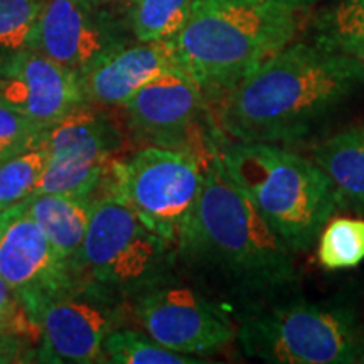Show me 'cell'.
<instances>
[{
	"label": "cell",
	"instance_id": "22",
	"mask_svg": "<svg viewBox=\"0 0 364 364\" xmlns=\"http://www.w3.org/2000/svg\"><path fill=\"white\" fill-rule=\"evenodd\" d=\"M46 0H0V53L31 49Z\"/></svg>",
	"mask_w": 364,
	"mask_h": 364
},
{
	"label": "cell",
	"instance_id": "7",
	"mask_svg": "<svg viewBox=\"0 0 364 364\" xmlns=\"http://www.w3.org/2000/svg\"><path fill=\"white\" fill-rule=\"evenodd\" d=\"M208 156L145 145L129 157L112 159L98 189L120 198L176 247L201 196Z\"/></svg>",
	"mask_w": 364,
	"mask_h": 364
},
{
	"label": "cell",
	"instance_id": "29",
	"mask_svg": "<svg viewBox=\"0 0 364 364\" xmlns=\"http://www.w3.org/2000/svg\"><path fill=\"white\" fill-rule=\"evenodd\" d=\"M358 363H364V354H363L361 358H359V361H358Z\"/></svg>",
	"mask_w": 364,
	"mask_h": 364
},
{
	"label": "cell",
	"instance_id": "14",
	"mask_svg": "<svg viewBox=\"0 0 364 364\" xmlns=\"http://www.w3.org/2000/svg\"><path fill=\"white\" fill-rule=\"evenodd\" d=\"M0 102L49 127L86 103L80 75L34 49L0 53Z\"/></svg>",
	"mask_w": 364,
	"mask_h": 364
},
{
	"label": "cell",
	"instance_id": "23",
	"mask_svg": "<svg viewBox=\"0 0 364 364\" xmlns=\"http://www.w3.org/2000/svg\"><path fill=\"white\" fill-rule=\"evenodd\" d=\"M48 127L0 102V162L44 142Z\"/></svg>",
	"mask_w": 364,
	"mask_h": 364
},
{
	"label": "cell",
	"instance_id": "26",
	"mask_svg": "<svg viewBox=\"0 0 364 364\" xmlns=\"http://www.w3.org/2000/svg\"><path fill=\"white\" fill-rule=\"evenodd\" d=\"M38 361V346L21 336L0 332V364Z\"/></svg>",
	"mask_w": 364,
	"mask_h": 364
},
{
	"label": "cell",
	"instance_id": "9",
	"mask_svg": "<svg viewBox=\"0 0 364 364\" xmlns=\"http://www.w3.org/2000/svg\"><path fill=\"white\" fill-rule=\"evenodd\" d=\"M132 304L142 331L171 351L203 358L236 341L235 318L201 290L177 279L154 287Z\"/></svg>",
	"mask_w": 364,
	"mask_h": 364
},
{
	"label": "cell",
	"instance_id": "6",
	"mask_svg": "<svg viewBox=\"0 0 364 364\" xmlns=\"http://www.w3.org/2000/svg\"><path fill=\"white\" fill-rule=\"evenodd\" d=\"M236 343L268 364H353L364 354V326L353 307L294 295L238 321Z\"/></svg>",
	"mask_w": 364,
	"mask_h": 364
},
{
	"label": "cell",
	"instance_id": "24",
	"mask_svg": "<svg viewBox=\"0 0 364 364\" xmlns=\"http://www.w3.org/2000/svg\"><path fill=\"white\" fill-rule=\"evenodd\" d=\"M364 39V0H338L318 19L317 41Z\"/></svg>",
	"mask_w": 364,
	"mask_h": 364
},
{
	"label": "cell",
	"instance_id": "19",
	"mask_svg": "<svg viewBox=\"0 0 364 364\" xmlns=\"http://www.w3.org/2000/svg\"><path fill=\"white\" fill-rule=\"evenodd\" d=\"M317 260L331 272L351 270L364 262V218H331L317 238Z\"/></svg>",
	"mask_w": 364,
	"mask_h": 364
},
{
	"label": "cell",
	"instance_id": "30",
	"mask_svg": "<svg viewBox=\"0 0 364 364\" xmlns=\"http://www.w3.org/2000/svg\"><path fill=\"white\" fill-rule=\"evenodd\" d=\"M102 2H107V4H110V2H112V0H102Z\"/></svg>",
	"mask_w": 364,
	"mask_h": 364
},
{
	"label": "cell",
	"instance_id": "21",
	"mask_svg": "<svg viewBox=\"0 0 364 364\" xmlns=\"http://www.w3.org/2000/svg\"><path fill=\"white\" fill-rule=\"evenodd\" d=\"M48 150L44 142L0 162V211L26 201L38 191Z\"/></svg>",
	"mask_w": 364,
	"mask_h": 364
},
{
	"label": "cell",
	"instance_id": "15",
	"mask_svg": "<svg viewBox=\"0 0 364 364\" xmlns=\"http://www.w3.org/2000/svg\"><path fill=\"white\" fill-rule=\"evenodd\" d=\"M181 70L169 41L127 44L80 75L86 103L98 108H124L149 81Z\"/></svg>",
	"mask_w": 364,
	"mask_h": 364
},
{
	"label": "cell",
	"instance_id": "25",
	"mask_svg": "<svg viewBox=\"0 0 364 364\" xmlns=\"http://www.w3.org/2000/svg\"><path fill=\"white\" fill-rule=\"evenodd\" d=\"M0 332L21 336L36 346L39 344L41 331L38 322L29 316L19 295L0 277Z\"/></svg>",
	"mask_w": 364,
	"mask_h": 364
},
{
	"label": "cell",
	"instance_id": "16",
	"mask_svg": "<svg viewBox=\"0 0 364 364\" xmlns=\"http://www.w3.org/2000/svg\"><path fill=\"white\" fill-rule=\"evenodd\" d=\"M311 159L329 179L338 211L364 218V125L327 136Z\"/></svg>",
	"mask_w": 364,
	"mask_h": 364
},
{
	"label": "cell",
	"instance_id": "11",
	"mask_svg": "<svg viewBox=\"0 0 364 364\" xmlns=\"http://www.w3.org/2000/svg\"><path fill=\"white\" fill-rule=\"evenodd\" d=\"M129 34L102 0H46L31 49L81 75L130 44Z\"/></svg>",
	"mask_w": 364,
	"mask_h": 364
},
{
	"label": "cell",
	"instance_id": "17",
	"mask_svg": "<svg viewBox=\"0 0 364 364\" xmlns=\"http://www.w3.org/2000/svg\"><path fill=\"white\" fill-rule=\"evenodd\" d=\"M93 196L36 193L24 206L56 252L73 267L90 226Z\"/></svg>",
	"mask_w": 364,
	"mask_h": 364
},
{
	"label": "cell",
	"instance_id": "12",
	"mask_svg": "<svg viewBox=\"0 0 364 364\" xmlns=\"http://www.w3.org/2000/svg\"><path fill=\"white\" fill-rule=\"evenodd\" d=\"M206 108V98L193 78L182 70H172L142 86L124 110L129 130L147 145L208 156L215 142L203 134Z\"/></svg>",
	"mask_w": 364,
	"mask_h": 364
},
{
	"label": "cell",
	"instance_id": "20",
	"mask_svg": "<svg viewBox=\"0 0 364 364\" xmlns=\"http://www.w3.org/2000/svg\"><path fill=\"white\" fill-rule=\"evenodd\" d=\"M105 363L113 364H199L204 359L171 351L147 332L115 329L103 346Z\"/></svg>",
	"mask_w": 364,
	"mask_h": 364
},
{
	"label": "cell",
	"instance_id": "5",
	"mask_svg": "<svg viewBox=\"0 0 364 364\" xmlns=\"http://www.w3.org/2000/svg\"><path fill=\"white\" fill-rule=\"evenodd\" d=\"M176 247L129 204L97 189L90 226L75 262L76 290L125 304L176 280Z\"/></svg>",
	"mask_w": 364,
	"mask_h": 364
},
{
	"label": "cell",
	"instance_id": "3",
	"mask_svg": "<svg viewBox=\"0 0 364 364\" xmlns=\"http://www.w3.org/2000/svg\"><path fill=\"white\" fill-rule=\"evenodd\" d=\"M295 12L267 0H196L169 41L177 65L216 105L268 58L292 43Z\"/></svg>",
	"mask_w": 364,
	"mask_h": 364
},
{
	"label": "cell",
	"instance_id": "18",
	"mask_svg": "<svg viewBox=\"0 0 364 364\" xmlns=\"http://www.w3.org/2000/svg\"><path fill=\"white\" fill-rule=\"evenodd\" d=\"M196 0H127L125 22L140 43L171 41L188 21Z\"/></svg>",
	"mask_w": 364,
	"mask_h": 364
},
{
	"label": "cell",
	"instance_id": "27",
	"mask_svg": "<svg viewBox=\"0 0 364 364\" xmlns=\"http://www.w3.org/2000/svg\"><path fill=\"white\" fill-rule=\"evenodd\" d=\"M318 44L326 46L339 54L341 59L349 66L356 78L364 85V39L359 41H332V43H324L317 41Z\"/></svg>",
	"mask_w": 364,
	"mask_h": 364
},
{
	"label": "cell",
	"instance_id": "13",
	"mask_svg": "<svg viewBox=\"0 0 364 364\" xmlns=\"http://www.w3.org/2000/svg\"><path fill=\"white\" fill-rule=\"evenodd\" d=\"M125 304L81 290L49 300L38 314L39 363H105L108 336L125 322Z\"/></svg>",
	"mask_w": 364,
	"mask_h": 364
},
{
	"label": "cell",
	"instance_id": "1",
	"mask_svg": "<svg viewBox=\"0 0 364 364\" xmlns=\"http://www.w3.org/2000/svg\"><path fill=\"white\" fill-rule=\"evenodd\" d=\"M176 268L236 322L297 295L295 253L235 184L216 145L204 162L199 201L176 243Z\"/></svg>",
	"mask_w": 364,
	"mask_h": 364
},
{
	"label": "cell",
	"instance_id": "8",
	"mask_svg": "<svg viewBox=\"0 0 364 364\" xmlns=\"http://www.w3.org/2000/svg\"><path fill=\"white\" fill-rule=\"evenodd\" d=\"M122 140L118 125L95 105L66 113L46 130L48 161L36 193L93 196Z\"/></svg>",
	"mask_w": 364,
	"mask_h": 364
},
{
	"label": "cell",
	"instance_id": "4",
	"mask_svg": "<svg viewBox=\"0 0 364 364\" xmlns=\"http://www.w3.org/2000/svg\"><path fill=\"white\" fill-rule=\"evenodd\" d=\"M216 150L228 174L273 233L292 253L309 252L338 211L321 167L279 144L226 142Z\"/></svg>",
	"mask_w": 364,
	"mask_h": 364
},
{
	"label": "cell",
	"instance_id": "2",
	"mask_svg": "<svg viewBox=\"0 0 364 364\" xmlns=\"http://www.w3.org/2000/svg\"><path fill=\"white\" fill-rule=\"evenodd\" d=\"M361 81L332 49L289 44L216 103L218 125L235 142L307 139L351 98Z\"/></svg>",
	"mask_w": 364,
	"mask_h": 364
},
{
	"label": "cell",
	"instance_id": "28",
	"mask_svg": "<svg viewBox=\"0 0 364 364\" xmlns=\"http://www.w3.org/2000/svg\"><path fill=\"white\" fill-rule=\"evenodd\" d=\"M267 2H272L275 4V6H280V7H285L289 9V11H299V9H306V7H311L312 4L318 2V0H267Z\"/></svg>",
	"mask_w": 364,
	"mask_h": 364
},
{
	"label": "cell",
	"instance_id": "10",
	"mask_svg": "<svg viewBox=\"0 0 364 364\" xmlns=\"http://www.w3.org/2000/svg\"><path fill=\"white\" fill-rule=\"evenodd\" d=\"M0 277L34 321L49 300L76 290L73 267L56 252L24 203L0 211Z\"/></svg>",
	"mask_w": 364,
	"mask_h": 364
}]
</instances>
